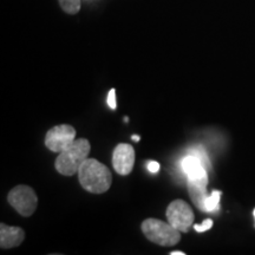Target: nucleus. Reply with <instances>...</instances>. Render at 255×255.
Instances as JSON below:
<instances>
[{"label":"nucleus","instance_id":"nucleus-7","mask_svg":"<svg viewBox=\"0 0 255 255\" xmlns=\"http://www.w3.org/2000/svg\"><path fill=\"white\" fill-rule=\"evenodd\" d=\"M135 164V150L130 144L121 143L115 148L113 154V165L117 174L126 176L132 171Z\"/></svg>","mask_w":255,"mask_h":255},{"label":"nucleus","instance_id":"nucleus-16","mask_svg":"<svg viewBox=\"0 0 255 255\" xmlns=\"http://www.w3.org/2000/svg\"><path fill=\"white\" fill-rule=\"evenodd\" d=\"M170 255H184V252H181V251H175V252H171Z\"/></svg>","mask_w":255,"mask_h":255},{"label":"nucleus","instance_id":"nucleus-9","mask_svg":"<svg viewBox=\"0 0 255 255\" xmlns=\"http://www.w3.org/2000/svg\"><path fill=\"white\" fill-rule=\"evenodd\" d=\"M25 232L19 227H9L5 223L0 225V247L2 250L18 247L24 241Z\"/></svg>","mask_w":255,"mask_h":255},{"label":"nucleus","instance_id":"nucleus-13","mask_svg":"<svg viewBox=\"0 0 255 255\" xmlns=\"http://www.w3.org/2000/svg\"><path fill=\"white\" fill-rule=\"evenodd\" d=\"M213 227V221L210 219H207L206 221H203L202 225H194V229L197 233H203L206 231H208V229H210Z\"/></svg>","mask_w":255,"mask_h":255},{"label":"nucleus","instance_id":"nucleus-6","mask_svg":"<svg viewBox=\"0 0 255 255\" xmlns=\"http://www.w3.org/2000/svg\"><path fill=\"white\" fill-rule=\"evenodd\" d=\"M76 141L75 128L68 124H62L51 128L45 136V145L49 150L60 152L68 149Z\"/></svg>","mask_w":255,"mask_h":255},{"label":"nucleus","instance_id":"nucleus-5","mask_svg":"<svg viewBox=\"0 0 255 255\" xmlns=\"http://www.w3.org/2000/svg\"><path fill=\"white\" fill-rule=\"evenodd\" d=\"M167 219L168 222L177 231L188 233L194 226L193 209L188 203L182 200H175L167 208Z\"/></svg>","mask_w":255,"mask_h":255},{"label":"nucleus","instance_id":"nucleus-1","mask_svg":"<svg viewBox=\"0 0 255 255\" xmlns=\"http://www.w3.org/2000/svg\"><path fill=\"white\" fill-rule=\"evenodd\" d=\"M78 180L85 190L92 194H103L109 190L113 175L109 168L95 158H87L78 169Z\"/></svg>","mask_w":255,"mask_h":255},{"label":"nucleus","instance_id":"nucleus-2","mask_svg":"<svg viewBox=\"0 0 255 255\" xmlns=\"http://www.w3.org/2000/svg\"><path fill=\"white\" fill-rule=\"evenodd\" d=\"M90 142L85 138L76 139L68 149L62 151L56 158L55 167L64 176H72L78 173V169L90 154Z\"/></svg>","mask_w":255,"mask_h":255},{"label":"nucleus","instance_id":"nucleus-11","mask_svg":"<svg viewBox=\"0 0 255 255\" xmlns=\"http://www.w3.org/2000/svg\"><path fill=\"white\" fill-rule=\"evenodd\" d=\"M220 197H221V193H220L219 190H214L210 195L207 196V199L205 201V212L210 213L218 210Z\"/></svg>","mask_w":255,"mask_h":255},{"label":"nucleus","instance_id":"nucleus-3","mask_svg":"<svg viewBox=\"0 0 255 255\" xmlns=\"http://www.w3.org/2000/svg\"><path fill=\"white\" fill-rule=\"evenodd\" d=\"M142 232L149 241L159 246H175L181 240L180 231H177L169 222H163L161 220H144L142 223Z\"/></svg>","mask_w":255,"mask_h":255},{"label":"nucleus","instance_id":"nucleus-4","mask_svg":"<svg viewBox=\"0 0 255 255\" xmlns=\"http://www.w3.org/2000/svg\"><path fill=\"white\" fill-rule=\"evenodd\" d=\"M8 203L21 216H31L36 212L38 199L34 190L28 186H17L8 193Z\"/></svg>","mask_w":255,"mask_h":255},{"label":"nucleus","instance_id":"nucleus-15","mask_svg":"<svg viewBox=\"0 0 255 255\" xmlns=\"http://www.w3.org/2000/svg\"><path fill=\"white\" fill-rule=\"evenodd\" d=\"M146 168H148V170L150 171L151 174H156L159 170V164L155 161H149L148 163H146Z\"/></svg>","mask_w":255,"mask_h":255},{"label":"nucleus","instance_id":"nucleus-14","mask_svg":"<svg viewBox=\"0 0 255 255\" xmlns=\"http://www.w3.org/2000/svg\"><path fill=\"white\" fill-rule=\"evenodd\" d=\"M108 105L111 108V109H116L117 104H116V91L115 89H111L108 94Z\"/></svg>","mask_w":255,"mask_h":255},{"label":"nucleus","instance_id":"nucleus-8","mask_svg":"<svg viewBox=\"0 0 255 255\" xmlns=\"http://www.w3.org/2000/svg\"><path fill=\"white\" fill-rule=\"evenodd\" d=\"M181 167H182L183 173L186 174L187 180L208 183V174H207L206 165L203 163V158L199 154L194 152V154L187 155L182 159Z\"/></svg>","mask_w":255,"mask_h":255},{"label":"nucleus","instance_id":"nucleus-12","mask_svg":"<svg viewBox=\"0 0 255 255\" xmlns=\"http://www.w3.org/2000/svg\"><path fill=\"white\" fill-rule=\"evenodd\" d=\"M59 5L66 13L76 14L81 9V0H59Z\"/></svg>","mask_w":255,"mask_h":255},{"label":"nucleus","instance_id":"nucleus-17","mask_svg":"<svg viewBox=\"0 0 255 255\" xmlns=\"http://www.w3.org/2000/svg\"><path fill=\"white\" fill-rule=\"evenodd\" d=\"M132 141H135V142H138V141H139V136H136V135H133V136H132Z\"/></svg>","mask_w":255,"mask_h":255},{"label":"nucleus","instance_id":"nucleus-18","mask_svg":"<svg viewBox=\"0 0 255 255\" xmlns=\"http://www.w3.org/2000/svg\"><path fill=\"white\" fill-rule=\"evenodd\" d=\"M253 214H254V218H255V209H254V212H253Z\"/></svg>","mask_w":255,"mask_h":255},{"label":"nucleus","instance_id":"nucleus-10","mask_svg":"<svg viewBox=\"0 0 255 255\" xmlns=\"http://www.w3.org/2000/svg\"><path fill=\"white\" fill-rule=\"evenodd\" d=\"M188 190L191 201L197 208L205 212V201L207 199V182H200V181H189L187 180Z\"/></svg>","mask_w":255,"mask_h":255}]
</instances>
